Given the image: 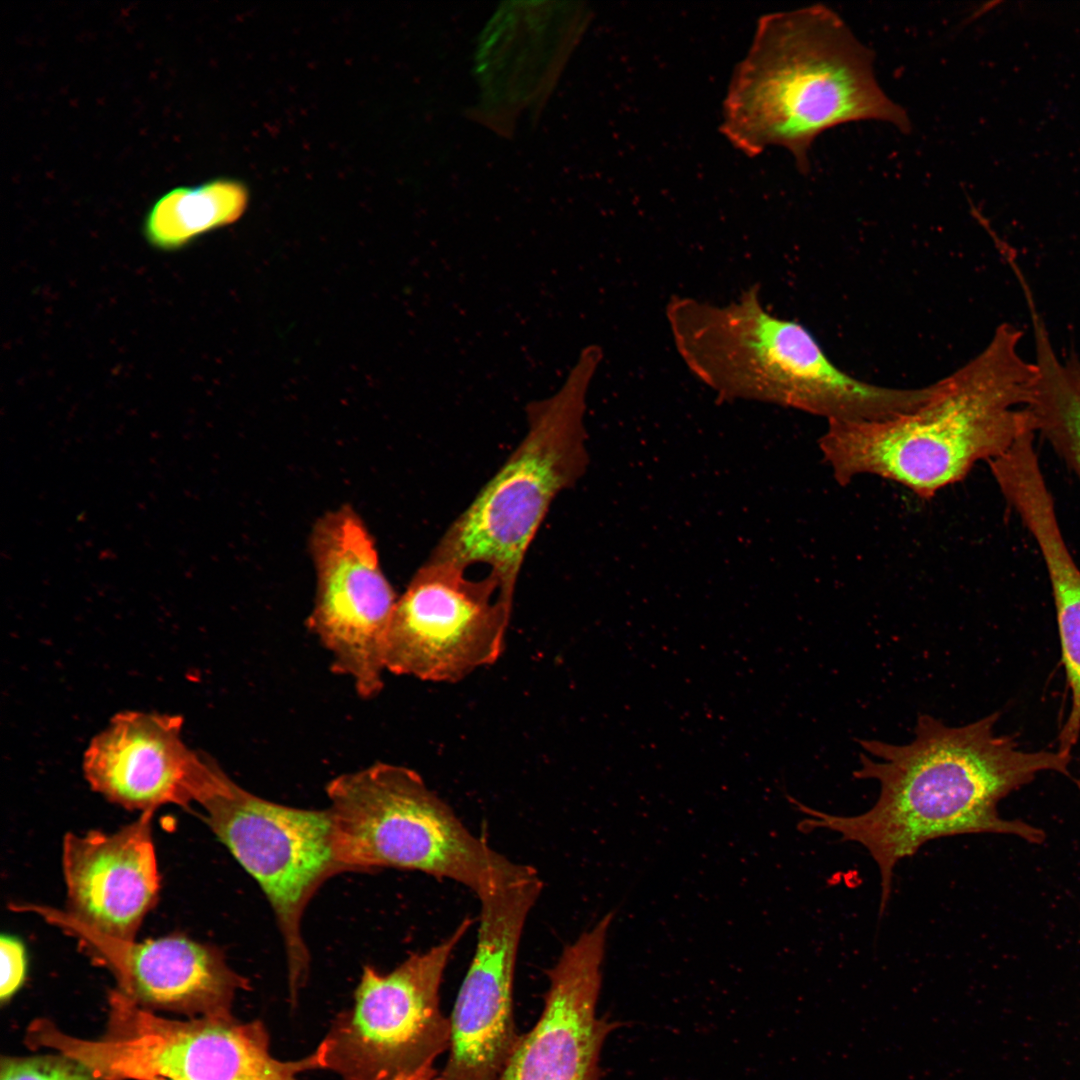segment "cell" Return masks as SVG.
<instances>
[{
	"label": "cell",
	"instance_id": "16",
	"mask_svg": "<svg viewBox=\"0 0 1080 1080\" xmlns=\"http://www.w3.org/2000/svg\"><path fill=\"white\" fill-rule=\"evenodd\" d=\"M1012 508L1035 539L1046 565L1054 599L1061 658L1070 704L1057 735L1059 752H1080V570L1062 536L1050 490L1021 491ZM1080 788V777L1076 784Z\"/></svg>",
	"mask_w": 1080,
	"mask_h": 1080
},
{
	"label": "cell",
	"instance_id": "1",
	"mask_svg": "<svg viewBox=\"0 0 1080 1080\" xmlns=\"http://www.w3.org/2000/svg\"><path fill=\"white\" fill-rule=\"evenodd\" d=\"M999 717L994 712L962 726H949L930 714H920L908 743L858 739L862 752L853 777L879 784L875 803L861 814L844 816L812 809L789 797L807 816L800 830H829L869 852L880 873L881 913L889 902L896 865L931 840L991 833L1042 843L1044 831L1019 819L1003 818L998 804L1043 773L1060 774L1076 783L1071 772L1073 756L1023 748L1015 736L997 731Z\"/></svg>",
	"mask_w": 1080,
	"mask_h": 1080
},
{
	"label": "cell",
	"instance_id": "7",
	"mask_svg": "<svg viewBox=\"0 0 1080 1080\" xmlns=\"http://www.w3.org/2000/svg\"><path fill=\"white\" fill-rule=\"evenodd\" d=\"M471 923L464 919L449 937L389 973L365 966L352 1008L336 1017L309 1055L313 1070H330L341 1080H392L448 1051L450 1020L440 1009V986Z\"/></svg>",
	"mask_w": 1080,
	"mask_h": 1080
},
{
	"label": "cell",
	"instance_id": "8",
	"mask_svg": "<svg viewBox=\"0 0 1080 1080\" xmlns=\"http://www.w3.org/2000/svg\"><path fill=\"white\" fill-rule=\"evenodd\" d=\"M200 806L207 825L272 907L285 947L290 1001L296 1004L310 970L301 924L305 909L321 885L342 872L329 812L269 801L231 779Z\"/></svg>",
	"mask_w": 1080,
	"mask_h": 1080
},
{
	"label": "cell",
	"instance_id": "14",
	"mask_svg": "<svg viewBox=\"0 0 1080 1080\" xmlns=\"http://www.w3.org/2000/svg\"><path fill=\"white\" fill-rule=\"evenodd\" d=\"M613 917L607 913L568 944L547 971L541 1015L520 1035L499 1080H600L601 1052L617 1027L597 1015Z\"/></svg>",
	"mask_w": 1080,
	"mask_h": 1080
},
{
	"label": "cell",
	"instance_id": "5",
	"mask_svg": "<svg viewBox=\"0 0 1080 1080\" xmlns=\"http://www.w3.org/2000/svg\"><path fill=\"white\" fill-rule=\"evenodd\" d=\"M326 793L342 872L413 870L458 882L477 896L537 873L474 835L407 767L378 762L337 776Z\"/></svg>",
	"mask_w": 1080,
	"mask_h": 1080
},
{
	"label": "cell",
	"instance_id": "15",
	"mask_svg": "<svg viewBox=\"0 0 1080 1080\" xmlns=\"http://www.w3.org/2000/svg\"><path fill=\"white\" fill-rule=\"evenodd\" d=\"M154 811L114 832L67 833L62 871L67 909L106 936L135 940L161 887L152 836Z\"/></svg>",
	"mask_w": 1080,
	"mask_h": 1080
},
{
	"label": "cell",
	"instance_id": "20",
	"mask_svg": "<svg viewBox=\"0 0 1080 1080\" xmlns=\"http://www.w3.org/2000/svg\"><path fill=\"white\" fill-rule=\"evenodd\" d=\"M1 981L0 1000L5 1002L23 984L27 959L24 945L15 937L3 935L0 941Z\"/></svg>",
	"mask_w": 1080,
	"mask_h": 1080
},
{
	"label": "cell",
	"instance_id": "9",
	"mask_svg": "<svg viewBox=\"0 0 1080 1080\" xmlns=\"http://www.w3.org/2000/svg\"><path fill=\"white\" fill-rule=\"evenodd\" d=\"M512 609L497 581L428 559L398 598L387 632L386 671L455 683L500 657Z\"/></svg>",
	"mask_w": 1080,
	"mask_h": 1080
},
{
	"label": "cell",
	"instance_id": "4",
	"mask_svg": "<svg viewBox=\"0 0 1080 1080\" xmlns=\"http://www.w3.org/2000/svg\"><path fill=\"white\" fill-rule=\"evenodd\" d=\"M600 362L601 350L586 348L561 389L529 405L525 437L429 557L465 570L488 565L500 601L510 608L525 555L552 501L587 465L585 397Z\"/></svg>",
	"mask_w": 1080,
	"mask_h": 1080
},
{
	"label": "cell",
	"instance_id": "17",
	"mask_svg": "<svg viewBox=\"0 0 1080 1080\" xmlns=\"http://www.w3.org/2000/svg\"><path fill=\"white\" fill-rule=\"evenodd\" d=\"M247 201L246 188L231 179L175 187L152 203L144 216L142 232L152 248L177 251L236 221Z\"/></svg>",
	"mask_w": 1080,
	"mask_h": 1080
},
{
	"label": "cell",
	"instance_id": "2",
	"mask_svg": "<svg viewBox=\"0 0 1080 1080\" xmlns=\"http://www.w3.org/2000/svg\"><path fill=\"white\" fill-rule=\"evenodd\" d=\"M1022 336L1017 326L1001 323L977 355L932 383L913 410L828 423L819 448L835 480L846 485L872 475L930 499L1034 431L1028 405L1037 368L1019 351Z\"/></svg>",
	"mask_w": 1080,
	"mask_h": 1080
},
{
	"label": "cell",
	"instance_id": "18",
	"mask_svg": "<svg viewBox=\"0 0 1080 1080\" xmlns=\"http://www.w3.org/2000/svg\"><path fill=\"white\" fill-rule=\"evenodd\" d=\"M1037 377L1028 406L1040 433L1080 479V360L1061 359L1054 349L1035 359Z\"/></svg>",
	"mask_w": 1080,
	"mask_h": 1080
},
{
	"label": "cell",
	"instance_id": "3",
	"mask_svg": "<svg viewBox=\"0 0 1080 1080\" xmlns=\"http://www.w3.org/2000/svg\"><path fill=\"white\" fill-rule=\"evenodd\" d=\"M873 62L828 7L764 15L728 85L721 132L750 157L783 148L803 173L815 139L838 125L880 121L909 132L906 111L880 87Z\"/></svg>",
	"mask_w": 1080,
	"mask_h": 1080
},
{
	"label": "cell",
	"instance_id": "6",
	"mask_svg": "<svg viewBox=\"0 0 1080 1080\" xmlns=\"http://www.w3.org/2000/svg\"><path fill=\"white\" fill-rule=\"evenodd\" d=\"M665 318L685 367L721 399L773 403L827 418L852 394V376L803 325L772 313L758 284L721 304L671 296Z\"/></svg>",
	"mask_w": 1080,
	"mask_h": 1080
},
{
	"label": "cell",
	"instance_id": "12",
	"mask_svg": "<svg viewBox=\"0 0 1080 1080\" xmlns=\"http://www.w3.org/2000/svg\"><path fill=\"white\" fill-rule=\"evenodd\" d=\"M73 937L87 955L114 976L118 991L138 1005L189 1018H231L239 990L249 980L234 971L217 946L173 934L145 941L101 934L65 910L14 904Z\"/></svg>",
	"mask_w": 1080,
	"mask_h": 1080
},
{
	"label": "cell",
	"instance_id": "13",
	"mask_svg": "<svg viewBox=\"0 0 1080 1080\" xmlns=\"http://www.w3.org/2000/svg\"><path fill=\"white\" fill-rule=\"evenodd\" d=\"M178 715L125 711L88 744L82 762L92 790L127 810L201 804L230 779L207 755L188 747Z\"/></svg>",
	"mask_w": 1080,
	"mask_h": 1080
},
{
	"label": "cell",
	"instance_id": "11",
	"mask_svg": "<svg viewBox=\"0 0 1080 1080\" xmlns=\"http://www.w3.org/2000/svg\"><path fill=\"white\" fill-rule=\"evenodd\" d=\"M542 888L536 874L478 896L476 947L449 1018V1054L438 1080H499L520 1037L513 1013L515 964Z\"/></svg>",
	"mask_w": 1080,
	"mask_h": 1080
},
{
	"label": "cell",
	"instance_id": "21",
	"mask_svg": "<svg viewBox=\"0 0 1080 1080\" xmlns=\"http://www.w3.org/2000/svg\"><path fill=\"white\" fill-rule=\"evenodd\" d=\"M438 1075L439 1072L434 1068V1064H431L414 1073L399 1075L392 1080H438Z\"/></svg>",
	"mask_w": 1080,
	"mask_h": 1080
},
{
	"label": "cell",
	"instance_id": "10",
	"mask_svg": "<svg viewBox=\"0 0 1080 1080\" xmlns=\"http://www.w3.org/2000/svg\"><path fill=\"white\" fill-rule=\"evenodd\" d=\"M310 553L316 594L308 625L328 650L334 670L358 695L383 687L387 632L397 603L375 541L360 515L341 506L312 528Z\"/></svg>",
	"mask_w": 1080,
	"mask_h": 1080
},
{
	"label": "cell",
	"instance_id": "19",
	"mask_svg": "<svg viewBox=\"0 0 1080 1080\" xmlns=\"http://www.w3.org/2000/svg\"><path fill=\"white\" fill-rule=\"evenodd\" d=\"M0 1080H101L88 1067L64 1054L3 1056Z\"/></svg>",
	"mask_w": 1080,
	"mask_h": 1080
}]
</instances>
